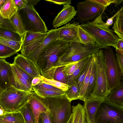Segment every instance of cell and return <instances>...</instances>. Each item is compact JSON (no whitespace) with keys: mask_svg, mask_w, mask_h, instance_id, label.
Listing matches in <instances>:
<instances>
[{"mask_svg":"<svg viewBox=\"0 0 123 123\" xmlns=\"http://www.w3.org/2000/svg\"><path fill=\"white\" fill-rule=\"evenodd\" d=\"M69 46V43L59 39L51 43L44 49L36 64L41 76L53 79L55 66L67 51Z\"/></svg>","mask_w":123,"mask_h":123,"instance_id":"6da1fadb","label":"cell"},{"mask_svg":"<svg viewBox=\"0 0 123 123\" xmlns=\"http://www.w3.org/2000/svg\"><path fill=\"white\" fill-rule=\"evenodd\" d=\"M104 11L93 21L83 23L80 25L94 38L100 49H105L111 46L116 48L119 38L110 29V26L107 25L103 21L102 15Z\"/></svg>","mask_w":123,"mask_h":123,"instance_id":"7a4b0ae2","label":"cell"},{"mask_svg":"<svg viewBox=\"0 0 123 123\" xmlns=\"http://www.w3.org/2000/svg\"><path fill=\"white\" fill-rule=\"evenodd\" d=\"M31 92L11 86L0 93V107L9 113L18 111L27 103Z\"/></svg>","mask_w":123,"mask_h":123,"instance_id":"3957f363","label":"cell"},{"mask_svg":"<svg viewBox=\"0 0 123 123\" xmlns=\"http://www.w3.org/2000/svg\"><path fill=\"white\" fill-rule=\"evenodd\" d=\"M100 49L96 43L94 44L87 45L76 42L70 43L68 50L55 65V70L58 67L80 60L93 55Z\"/></svg>","mask_w":123,"mask_h":123,"instance_id":"277c9868","label":"cell"},{"mask_svg":"<svg viewBox=\"0 0 123 123\" xmlns=\"http://www.w3.org/2000/svg\"><path fill=\"white\" fill-rule=\"evenodd\" d=\"M96 64V81L94 91L90 98L105 100L111 92L106 73L105 56L100 49L94 54Z\"/></svg>","mask_w":123,"mask_h":123,"instance_id":"5b68a950","label":"cell"},{"mask_svg":"<svg viewBox=\"0 0 123 123\" xmlns=\"http://www.w3.org/2000/svg\"><path fill=\"white\" fill-rule=\"evenodd\" d=\"M50 111L52 123H67L72 113L71 102L65 94L45 98Z\"/></svg>","mask_w":123,"mask_h":123,"instance_id":"8992f818","label":"cell"},{"mask_svg":"<svg viewBox=\"0 0 123 123\" xmlns=\"http://www.w3.org/2000/svg\"><path fill=\"white\" fill-rule=\"evenodd\" d=\"M95 123H123V106L105 99L99 107Z\"/></svg>","mask_w":123,"mask_h":123,"instance_id":"52a82bcc","label":"cell"},{"mask_svg":"<svg viewBox=\"0 0 123 123\" xmlns=\"http://www.w3.org/2000/svg\"><path fill=\"white\" fill-rule=\"evenodd\" d=\"M18 11L26 32L42 33L48 32L45 22L34 6L27 3L25 8Z\"/></svg>","mask_w":123,"mask_h":123,"instance_id":"ba28073f","label":"cell"},{"mask_svg":"<svg viewBox=\"0 0 123 123\" xmlns=\"http://www.w3.org/2000/svg\"><path fill=\"white\" fill-rule=\"evenodd\" d=\"M106 73L111 91L119 86L122 81V75L115 54L110 47L103 51Z\"/></svg>","mask_w":123,"mask_h":123,"instance_id":"9c48e42d","label":"cell"},{"mask_svg":"<svg viewBox=\"0 0 123 123\" xmlns=\"http://www.w3.org/2000/svg\"><path fill=\"white\" fill-rule=\"evenodd\" d=\"M77 18L80 22L86 23L95 19L105 8L94 0H86L77 4Z\"/></svg>","mask_w":123,"mask_h":123,"instance_id":"30bf717a","label":"cell"},{"mask_svg":"<svg viewBox=\"0 0 123 123\" xmlns=\"http://www.w3.org/2000/svg\"><path fill=\"white\" fill-rule=\"evenodd\" d=\"M9 79L11 86L19 90L33 92L31 83L27 81L20 74L13 63L10 64Z\"/></svg>","mask_w":123,"mask_h":123,"instance_id":"8fae6325","label":"cell"},{"mask_svg":"<svg viewBox=\"0 0 123 123\" xmlns=\"http://www.w3.org/2000/svg\"><path fill=\"white\" fill-rule=\"evenodd\" d=\"M59 36L58 29H52L49 31L43 41L27 58L36 65L37 61L41 53L50 44L56 41L59 40Z\"/></svg>","mask_w":123,"mask_h":123,"instance_id":"7c38bea8","label":"cell"},{"mask_svg":"<svg viewBox=\"0 0 123 123\" xmlns=\"http://www.w3.org/2000/svg\"><path fill=\"white\" fill-rule=\"evenodd\" d=\"M27 103L31 106L36 123H38L40 114L49 109L46 100L33 92H31Z\"/></svg>","mask_w":123,"mask_h":123,"instance_id":"4fadbf2b","label":"cell"},{"mask_svg":"<svg viewBox=\"0 0 123 123\" xmlns=\"http://www.w3.org/2000/svg\"><path fill=\"white\" fill-rule=\"evenodd\" d=\"M14 59L13 64L20 68L33 78L41 77V75L36 65L28 58L18 53Z\"/></svg>","mask_w":123,"mask_h":123,"instance_id":"5bb4252c","label":"cell"},{"mask_svg":"<svg viewBox=\"0 0 123 123\" xmlns=\"http://www.w3.org/2000/svg\"><path fill=\"white\" fill-rule=\"evenodd\" d=\"M79 25V23L74 22L58 28L60 39L68 43H80L78 33Z\"/></svg>","mask_w":123,"mask_h":123,"instance_id":"9a60e30c","label":"cell"},{"mask_svg":"<svg viewBox=\"0 0 123 123\" xmlns=\"http://www.w3.org/2000/svg\"><path fill=\"white\" fill-rule=\"evenodd\" d=\"M77 11L74 7L69 4L63 5L62 11L57 14L53 20V25L55 29L67 24L76 15Z\"/></svg>","mask_w":123,"mask_h":123,"instance_id":"2e32d148","label":"cell"},{"mask_svg":"<svg viewBox=\"0 0 123 123\" xmlns=\"http://www.w3.org/2000/svg\"><path fill=\"white\" fill-rule=\"evenodd\" d=\"M105 100L91 98L86 99L84 101L86 116L91 123H95V116L98 109Z\"/></svg>","mask_w":123,"mask_h":123,"instance_id":"e0dca14e","label":"cell"},{"mask_svg":"<svg viewBox=\"0 0 123 123\" xmlns=\"http://www.w3.org/2000/svg\"><path fill=\"white\" fill-rule=\"evenodd\" d=\"M10 63L0 58V87L2 91L11 86L9 79Z\"/></svg>","mask_w":123,"mask_h":123,"instance_id":"ac0fdd59","label":"cell"},{"mask_svg":"<svg viewBox=\"0 0 123 123\" xmlns=\"http://www.w3.org/2000/svg\"><path fill=\"white\" fill-rule=\"evenodd\" d=\"M73 120L72 123H88L84 105L79 103L72 107Z\"/></svg>","mask_w":123,"mask_h":123,"instance_id":"d6986e66","label":"cell"},{"mask_svg":"<svg viewBox=\"0 0 123 123\" xmlns=\"http://www.w3.org/2000/svg\"><path fill=\"white\" fill-rule=\"evenodd\" d=\"M18 11L14 0H7L0 9V15L3 18L10 20Z\"/></svg>","mask_w":123,"mask_h":123,"instance_id":"ffe728a7","label":"cell"},{"mask_svg":"<svg viewBox=\"0 0 123 123\" xmlns=\"http://www.w3.org/2000/svg\"><path fill=\"white\" fill-rule=\"evenodd\" d=\"M96 81V64L93 54L92 69L86 89L85 99L90 98L94 90Z\"/></svg>","mask_w":123,"mask_h":123,"instance_id":"44dd1931","label":"cell"},{"mask_svg":"<svg viewBox=\"0 0 123 123\" xmlns=\"http://www.w3.org/2000/svg\"><path fill=\"white\" fill-rule=\"evenodd\" d=\"M112 103L123 106V83L111 91L106 98Z\"/></svg>","mask_w":123,"mask_h":123,"instance_id":"7402d4cb","label":"cell"},{"mask_svg":"<svg viewBox=\"0 0 123 123\" xmlns=\"http://www.w3.org/2000/svg\"><path fill=\"white\" fill-rule=\"evenodd\" d=\"M0 123H25L21 113L18 111L0 116Z\"/></svg>","mask_w":123,"mask_h":123,"instance_id":"603a6c76","label":"cell"},{"mask_svg":"<svg viewBox=\"0 0 123 123\" xmlns=\"http://www.w3.org/2000/svg\"><path fill=\"white\" fill-rule=\"evenodd\" d=\"M113 28L114 32L120 39H123V8L122 7L116 16Z\"/></svg>","mask_w":123,"mask_h":123,"instance_id":"cb8c5ba5","label":"cell"},{"mask_svg":"<svg viewBox=\"0 0 123 123\" xmlns=\"http://www.w3.org/2000/svg\"><path fill=\"white\" fill-rule=\"evenodd\" d=\"M46 36H43L31 42L21 49V54L27 57L30 55L42 43Z\"/></svg>","mask_w":123,"mask_h":123,"instance_id":"d4e9b609","label":"cell"},{"mask_svg":"<svg viewBox=\"0 0 123 123\" xmlns=\"http://www.w3.org/2000/svg\"><path fill=\"white\" fill-rule=\"evenodd\" d=\"M78 33L80 42L85 44H93L96 43L94 38L88 32L79 25L78 26Z\"/></svg>","mask_w":123,"mask_h":123,"instance_id":"484cf974","label":"cell"},{"mask_svg":"<svg viewBox=\"0 0 123 123\" xmlns=\"http://www.w3.org/2000/svg\"><path fill=\"white\" fill-rule=\"evenodd\" d=\"M65 95L71 102L76 99H80L83 101L84 100L79 92L76 81L69 86L68 89L65 92Z\"/></svg>","mask_w":123,"mask_h":123,"instance_id":"4316f807","label":"cell"},{"mask_svg":"<svg viewBox=\"0 0 123 123\" xmlns=\"http://www.w3.org/2000/svg\"><path fill=\"white\" fill-rule=\"evenodd\" d=\"M0 37L15 41L23 42V36L18 33L0 27Z\"/></svg>","mask_w":123,"mask_h":123,"instance_id":"83f0119b","label":"cell"},{"mask_svg":"<svg viewBox=\"0 0 123 123\" xmlns=\"http://www.w3.org/2000/svg\"><path fill=\"white\" fill-rule=\"evenodd\" d=\"M25 123H36L34 116L30 105L27 103L20 110Z\"/></svg>","mask_w":123,"mask_h":123,"instance_id":"f1b7e54d","label":"cell"},{"mask_svg":"<svg viewBox=\"0 0 123 123\" xmlns=\"http://www.w3.org/2000/svg\"><path fill=\"white\" fill-rule=\"evenodd\" d=\"M10 20L18 33L23 36L26 31L19 11H18Z\"/></svg>","mask_w":123,"mask_h":123,"instance_id":"f546056e","label":"cell"},{"mask_svg":"<svg viewBox=\"0 0 123 123\" xmlns=\"http://www.w3.org/2000/svg\"><path fill=\"white\" fill-rule=\"evenodd\" d=\"M32 88L34 92L39 96L44 98L57 97L65 94V92L62 90L56 91L39 89L33 87Z\"/></svg>","mask_w":123,"mask_h":123,"instance_id":"4dcf8cb0","label":"cell"},{"mask_svg":"<svg viewBox=\"0 0 123 123\" xmlns=\"http://www.w3.org/2000/svg\"><path fill=\"white\" fill-rule=\"evenodd\" d=\"M47 32L42 33L26 32L23 36L22 47H23L31 42L43 36H46Z\"/></svg>","mask_w":123,"mask_h":123,"instance_id":"1f68e13d","label":"cell"},{"mask_svg":"<svg viewBox=\"0 0 123 123\" xmlns=\"http://www.w3.org/2000/svg\"><path fill=\"white\" fill-rule=\"evenodd\" d=\"M93 56V54L90 56L76 81L78 90L80 93L84 79L86 75L90 64L92 61Z\"/></svg>","mask_w":123,"mask_h":123,"instance_id":"d6a6232c","label":"cell"},{"mask_svg":"<svg viewBox=\"0 0 123 123\" xmlns=\"http://www.w3.org/2000/svg\"><path fill=\"white\" fill-rule=\"evenodd\" d=\"M90 56L88 57L80 65L78 68L72 74L67 76V85H68L70 86L73 83L76 81L86 63L88 61Z\"/></svg>","mask_w":123,"mask_h":123,"instance_id":"836d02e7","label":"cell"},{"mask_svg":"<svg viewBox=\"0 0 123 123\" xmlns=\"http://www.w3.org/2000/svg\"><path fill=\"white\" fill-rule=\"evenodd\" d=\"M42 82L47 84L60 89L64 92L68 89L69 86L67 84L63 83L53 79L46 78L41 76Z\"/></svg>","mask_w":123,"mask_h":123,"instance_id":"e575fe53","label":"cell"},{"mask_svg":"<svg viewBox=\"0 0 123 123\" xmlns=\"http://www.w3.org/2000/svg\"><path fill=\"white\" fill-rule=\"evenodd\" d=\"M89 56L80 60L69 63L64 66V70L66 76H67L72 74Z\"/></svg>","mask_w":123,"mask_h":123,"instance_id":"d590c367","label":"cell"},{"mask_svg":"<svg viewBox=\"0 0 123 123\" xmlns=\"http://www.w3.org/2000/svg\"><path fill=\"white\" fill-rule=\"evenodd\" d=\"M23 42L15 41L0 37V43L12 48L18 52L21 50Z\"/></svg>","mask_w":123,"mask_h":123,"instance_id":"8d00e7d4","label":"cell"},{"mask_svg":"<svg viewBox=\"0 0 123 123\" xmlns=\"http://www.w3.org/2000/svg\"><path fill=\"white\" fill-rule=\"evenodd\" d=\"M64 66L57 67L55 70L53 79L64 84H67V76L64 70Z\"/></svg>","mask_w":123,"mask_h":123,"instance_id":"74e56055","label":"cell"},{"mask_svg":"<svg viewBox=\"0 0 123 123\" xmlns=\"http://www.w3.org/2000/svg\"><path fill=\"white\" fill-rule=\"evenodd\" d=\"M17 52L12 48L0 43V58L4 59L9 57Z\"/></svg>","mask_w":123,"mask_h":123,"instance_id":"f35d334b","label":"cell"},{"mask_svg":"<svg viewBox=\"0 0 123 123\" xmlns=\"http://www.w3.org/2000/svg\"><path fill=\"white\" fill-rule=\"evenodd\" d=\"M92 66V61L90 64L86 75L84 79L81 88L80 92V96L84 100L85 99V94L91 73Z\"/></svg>","mask_w":123,"mask_h":123,"instance_id":"ab89813d","label":"cell"},{"mask_svg":"<svg viewBox=\"0 0 123 123\" xmlns=\"http://www.w3.org/2000/svg\"><path fill=\"white\" fill-rule=\"evenodd\" d=\"M0 27L17 32L10 20L3 18L0 15Z\"/></svg>","mask_w":123,"mask_h":123,"instance_id":"60d3db41","label":"cell"},{"mask_svg":"<svg viewBox=\"0 0 123 123\" xmlns=\"http://www.w3.org/2000/svg\"><path fill=\"white\" fill-rule=\"evenodd\" d=\"M38 123H52L51 117L49 109L40 114Z\"/></svg>","mask_w":123,"mask_h":123,"instance_id":"b9f144b4","label":"cell"},{"mask_svg":"<svg viewBox=\"0 0 123 123\" xmlns=\"http://www.w3.org/2000/svg\"><path fill=\"white\" fill-rule=\"evenodd\" d=\"M32 87L36 89L41 90H51L56 91L62 90L50 85L42 83L41 81L38 85L35 86H32Z\"/></svg>","mask_w":123,"mask_h":123,"instance_id":"7bdbcfd3","label":"cell"},{"mask_svg":"<svg viewBox=\"0 0 123 123\" xmlns=\"http://www.w3.org/2000/svg\"><path fill=\"white\" fill-rule=\"evenodd\" d=\"M14 65L17 70L22 76L28 81L31 83L33 78L20 68Z\"/></svg>","mask_w":123,"mask_h":123,"instance_id":"ee69618b","label":"cell"},{"mask_svg":"<svg viewBox=\"0 0 123 123\" xmlns=\"http://www.w3.org/2000/svg\"><path fill=\"white\" fill-rule=\"evenodd\" d=\"M116 57L122 75H123V53L116 52Z\"/></svg>","mask_w":123,"mask_h":123,"instance_id":"f6af8a7d","label":"cell"},{"mask_svg":"<svg viewBox=\"0 0 123 123\" xmlns=\"http://www.w3.org/2000/svg\"><path fill=\"white\" fill-rule=\"evenodd\" d=\"M18 11L25 8L27 2L26 0H14Z\"/></svg>","mask_w":123,"mask_h":123,"instance_id":"bcb514c9","label":"cell"},{"mask_svg":"<svg viewBox=\"0 0 123 123\" xmlns=\"http://www.w3.org/2000/svg\"><path fill=\"white\" fill-rule=\"evenodd\" d=\"M48 2L60 5H65L71 4V1L70 0H45Z\"/></svg>","mask_w":123,"mask_h":123,"instance_id":"7dc6e473","label":"cell"},{"mask_svg":"<svg viewBox=\"0 0 123 123\" xmlns=\"http://www.w3.org/2000/svg\"><path fill=\"white\" fill-rule=\"evenodd\" d=\"M115 0H94L96 2L103 6L105 8L111 3H115Z\"/></svg>","mask_w":123,"mask_h":123,"instance_id":"c3c4849f","label":"cell"},{"mask_svg":"<svg viewBox=\"0 0 123 123\" xmlns=\"http://www.w3.org/2000/svg\"><path fill=\"white\" fill-rule=\"evenodd\" d=\"M115 49L116 52L123 53V39H119Z\"/></svg>","mask_w":123,"mask_h":123,"instance_id":"681fc988","label":"cell"},{"mask_svg":"<svg viewBox=\"0 0 123 123\" xmlns=\"http://www.w3.org/2000/svg\"><path fill=\"white\" fill-rule=\"evenodd\" d=\"M42 81L41 77H35L34 78L31 82L32 86H35L40 83Z\"/></svg>","mask_w":123,"mask_h":123,"instance_id":"f907efd6","label":"cell"},{"mask_svg":"<svg viewBox=\"0 0 123 123\" xmlns=\"http://www.w3.org/2000/svg\"><path fill=\"white\" fill-rule=\"evenodd\" d=\"M119 12V11L115 13L113 16L107 19L105 23V24L107 26H109L111 25L113 23V19L116 16Z\"/></svg>","mask_w":123,"mask_h":123,"instance_id":"816d5d0a","label":"cell"},{"mask_svg":"<svg viewBox=\"0 0 123 123\" xmlns=\"http://www.w3.org/2000/svg\"><path fill=\"white\" fill-rule=\"evenodd\" d=\"M26 0L27 3L33 6L36 5L40 1L39 0Z\"/></svg>","mask_w":123,"mask_h":123,"instance_id":"f5cc1de1","label":"cell"},{"mask_svg":"<svg viewBox=\"0 0 123 123\" xmlns=\"http://www.w3.org/2000/svg\"><path fill=\"white\" fill-rule=\"evenodd\" d=\"M9 113L5 111L1 108H0V116L4 115Z\"/></svg>","mask_w":123,"mask_h":123,"instance_id":"db71d44e","label":"cell"},{"mask_svg":"<svg viewBox=\"0 0 123 123\" xmlns=\"http://www.w3.org/2000/svg\"><path fill=\"white\" fill-rule=\"evenodd\" d=\"M6 0H0V10L1 7Z\"/></svg>","mask_w":123,"mask_h":123,"instance_id":"11a10c76","label":"cell"},{"mask_svg":"<svg viewBox=\"0 0 123 123\" xmlns=\"http://www.w3.org/2000/svg\"><path fill=\"white\" fill-rule=\"evenodd\" d=\"M72 120L73 116L72 113V115L67 123H72Z\"/></svg>","mask_w":123,"mask_h":123,"instance_id":"9f6ffc18","label":"cell"},{"mask_svg":"<svg viewBox=\"0 0 123 123\" xmlns=\"http://www.w3.org/2000/svg\"><path fill=\"white\" fill-rule=\"evenodd\" d=\"M87 121H88V123H91V122H90V121L89 120V119H88V118L86 117Z\"/></svg>","mask_w":123,"mask_h":123,"instance_id":"6f0895ef","label":"cell"},{"mask_svg":"<svg viewBox=\"0 0 123 123\" xmlns=\"http://www.w3.org/2000/svg\"><path fill=\"white\" fill-rule=\"evenodd\" d=\"M2 91V90L1 89V88L0 87V93Z\"/></svg>","mask_w":123,"mask_h":123,"instance_id":"680465c9","label":"cell"},{"mask_svg":"<svg viewBox=\"0 0 123 123\" xmlns=\"http://www.w3.org/2000/svg\"></svg>","mask_w":123,"mask_h":123,"instance_id":"91938a15","label":"cell"}]
</instances>
